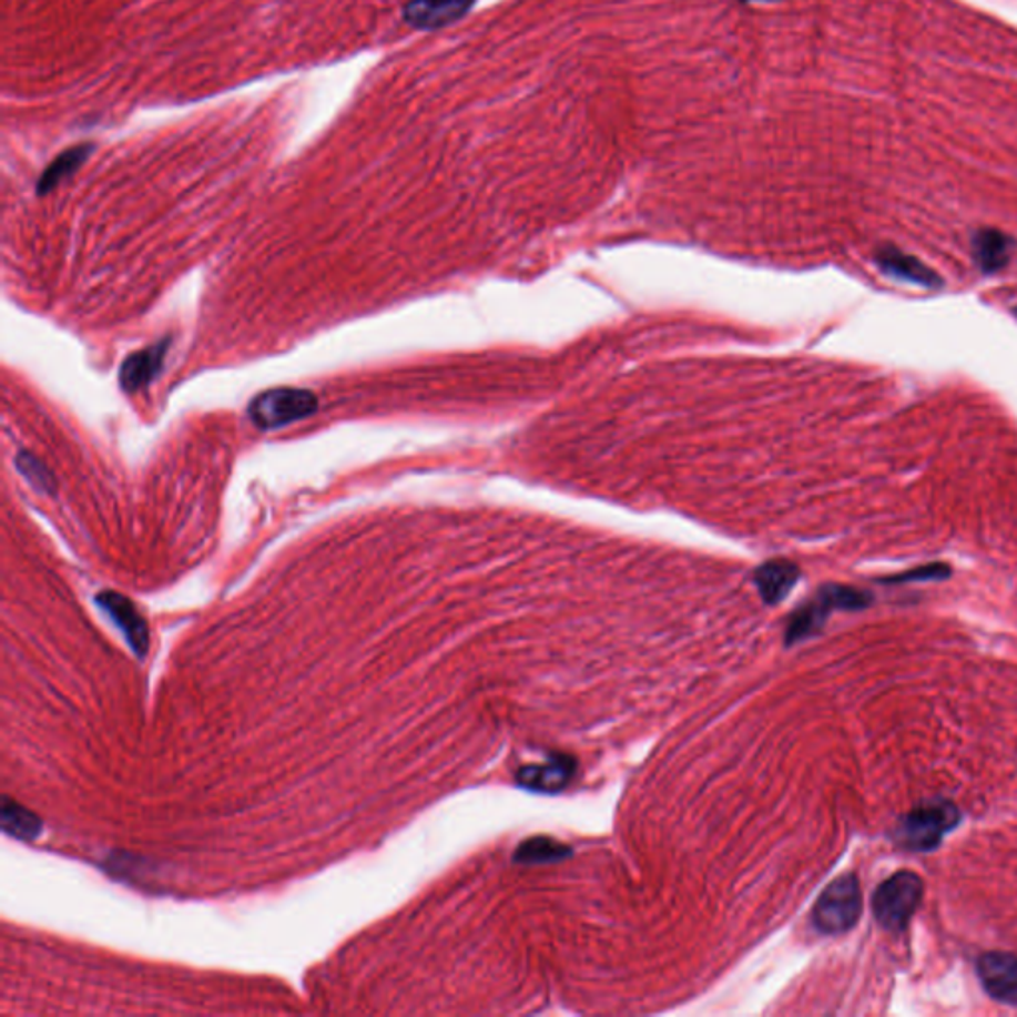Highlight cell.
I'll list each match as a JSON object with an SVG mask.
<instances>
[{"label": "cell", "mask_w": 1017, "mask_h": 1017, "mask_svg": "<svg viewBox=\"0 0 1017 1017\" xmlns=\"http://www.w3.org/2000/svg\"><path fill=\"white\" fill-rule=\"evenodd\" d=\"M318 411V398L303 388H273L261 391L248 404V418L258 429H278L311 418Z\"/></svg>", "instance_id": "1"}, {"label": "cell", "mask_w": 1017, "mask_h": 1017, "mask_svg": "<svg viewBox=\"0 0 1017 1017\" xmlns=\"http://www.w3.org/2000/svg\"><path fill=\"white\" fill-rule=\"evenodd\" d=\"M871 594L865 590L841 584H828L818 590L817 597L807 602L805 607L793 614L790 630H787V644L815 634L825 624L831 610H861L871 604Z\"/></svg>", "instance_id": "2"}, {"label": "cell", "mask_w": 1017, "mask_h": 1017, "mask_svg": "<svg viewBox=\"0 0 1017 1017\" xmlns=\"http://www.w3.org/2000/svg\"><path fill=\"white\" fill-rule=\"evenodd\" d=\"M960 813L950 801H928L913 808L898 825V841L911 851H930L958 825Z\"/></svg>", "instance_id": "3"}, {"label": "cell", "mask_w": 1017, "mask_h": 1017, "mask_svg": "<svg viewBox=\"0 0 1017 1017\" xmlns=\"http://www.w3.org/2000/svg\"><path fill=\"white\" fill-rule=\"evenodd\" d=\"M861 916V886L855 875L833 881L818 896L813 908V924L823 934H843L855 926Z\"/></svg>", "instance_id": "4"}, {"label": "cell", "mask_w": 1017, "mask_h": 1017, "mask_svg": "<svg viewBox=\"0 0 1017 1017\" xmlns=\"http://www.w3.org/2000/svg\"><path fill=\"white\" fill-rule=\"evenodd\" d=\"M923 898V881L914 873L901 871L891 876L873 898L876 921L888 930H903Z\"/></svg>", "instance_id": "5"}, {"label": "cell", "mask_w": 1017, "mask_h": 1017, "mask_svg": "<svg viewBox=\"0 0 1017 1017\" xmlns=\"http://www.w3.org/2000/svg\"><path fill=\"white\" fill-rule=\"evenodd\" d=\"M95 602L110 619L114 620L115 627L124 632L125 640L133 652L138 657H145L150 648V628L132 600L114 590H104L98 594Z\"/></svg>", "instance_id": "6"}, {"label": "cell", "mask_w": 1017, "mask_h": 1017, "mask_svg": "<svg viewBox=\"0 0 1017 1017\" xmlns=\"http://www.w3.org/2000/svg\"><path fill=\"white\" fill-rule=\"evenodd\" d=\"M875 263L886 276H891L894 281H903V283L923 286L930 291H936L944 285L942 276L934 268L894 245H883L878 248L875 253Z\"/></svg>", "instance_id": "7"}, {"label": "cell", "mask_w": 1017, "mask_h": 1017, "mask_svg": "<svg viewBox=\"0 0 1017 1017\" xmlns=\"http://www.w3.org/2000/svg\"><path fill=\"white\" fill-rule=\"evenodd\" d=\"M978 976L991 998L1017 1006V956L989 952L978 962Z\"/></svg>", "instance_id": "8"}, {"label": "cell", "mask_w": 1017, "mask_h": 1017, "mask_svg": "<svg viewBox=\"0 0 1017 1017\" xmlns=\"http://www.w3.org/2000/svg\"><path fill=\"white\" fill-rule=\"evenodd\" d=\"M476 0H409L404 20L418 30H436L461 19Z\"/></svg>", "instance_id": "9"}, {"label": "cell", "mask_w": 1017, "mask_h": 1017, "mask_svg": "<svg viewBox=\"0 0 1017 1017\" xmlns=\"http://www.w3.org/2000/svg\"><path fill=\"white\" fill-rule=\"evenodd\" d=\"M1016 247V238L999 228H978L972 237V257L986 275L1006 268Z\"/></svg>", "instance_id": "10"}, {"label": "cell", "mask_w": 1017, "mask_h": 1017, "mask_svg": "<svg viewBox=\"0 0 1017 1017\" xmlns=\"http://www.w3.org/2000/svg\"><path fill=\"white\" fill-rule=\"evenodd\" d=\"M577 771V763L567 755H555L542 765H529L517 773V781L525 790L537 793H559L565 790Z\"/></svg>", "instance_id": "11"}, {"label": "cell", "mask_w": 1017, "mask_h": 1017, "mask_svg": "<svg viewBox=\"0 0 1017 1017\" xmlns=\"http://www.w3.org/2000/svg\"><path fill=\"white\" fill-rule=\"evenodd\" d=\"M167 348H170V343L163 340L145 350L130 354L120 368V386L125 391H138L145 388L162 372Z\"/></svg>", "instance_id": "12"}, {"label": "cell", "mask_w": 1017, "mask_h": 1017, "mask_svg": "<svg viewBox=\"0 0 1017 1017\" xmlns=\"http://www.w3.org/2000/svg\"><path fill=\"white\" fill-rule=\"evenodd\" d=\"M799 567L785 559L761 565L755 571V587L760 590L761 599L767 604H777L790 594L791 589L797 584Z\"/></svg>", "instance_id": "13"}, {"label": "cell", "mask_w": 1017, "mask_h": 1017, "mask_svg": "<svg viewBox=\"0 0 1017 1017\" xmlns=\"http://www.w3.org/2000/svg\"><path fill=\"white\" fill-rule=\"evenodd\" d=\"M92 152H94V145H77V148H70L67 152L60 153L42 173L39 180V195L57 190L62 181L72 177L80 170V165L87 163Z\"/></svg>", "instance_id": "14"}, {"label": "cell", "mask_w": 1017, "mask_h": 1017, "mask_svg": "<svg viewBox=\"0 0 1017 1017\" xmlns=\"http://www.w3.org/2000/svg\"><path fill=\"white\" fill-rule=\"evenodd\" d=\"M0 823L4 833L20 841H34L42 833V821L39 815H34L32 811L9 797L4 799V805L0 811Z\"/></svg>", "instance_id": "15"}, {"label": "cell", "mask_w": 1017, "mask_h": 1017, "mask_svg": "<svg viewBox=\"0 0 1017 1017\" xmlns=\"http://www.w3.org/2000/svg\"><path fill=\"white\" fill-rule=\"evenodd\" d=\"M569 855H571V848L559 841L535 837L525 841L523 845L517 848L515 861L521 865H542V863H557Z\"/></svg>", "instance_id": "16"}, {"label": "cell", "mask_w": 1017, "mask_h": 1017, "mask_svg": "<svg viewBox=\"0 0 1017 1017\" xmlns=\"http://www.w3.org/2000/svg\"><path fill=\"white\" fill-rule=\"evenodd\" d=\"M17 466H19L20 474L29 479L30 486L37 487L44 494H52L57 489V481H54L52 474L48 471V467L29 451H22L17 457Z\"/></svg>", "instance_id": "17"}, {"label": "cell", "mask_w": 1017, "mask_h": 1017, "mask_svg": "<svg viewBox=\"0 0 1017 1017\" xmlns=\"http://www.w3.org/2000/svg\"><path fill=\"white\" fill-rule=\"evenodd\" d=\"M950 567H948V565H944V562H930V565H924V567H918V569H913V571L903 572V574H896V577L885 579L883 582H893V584H898V582L942 580L948 579V577H950Z\"/></svg>", "instance_id": "18"}, {"label": "cell", "mask_w": 1017, "mask_h": 1017, "mask_svg": "<svg viewBox=\"0 0 1017 1017\" xmlns=\"http://www.w3.org/2000/svg\"><path fill=\"white\" fill-rule=\"evenodd\" d=\"M742 2H775V0H742Z\"/></svg>", "instance_id": "19"}, {"label": "cell", "mask_w": 1017, "mask_h": 1017, "mask_svg": "<svg viewBox=\"0 0 1017 1017\" xmlns=\"http://www.w3.org/2000/svg\"><path fill=\"white\" fill-rule=\"evenodd\" d=\"M1014 316H1016V318H1017V306H1016V308H1014Z\"/></svg>", "instance_id": "20"}]
</instances>
